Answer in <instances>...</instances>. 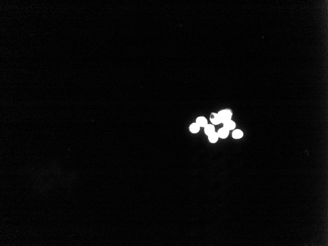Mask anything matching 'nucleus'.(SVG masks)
<instances>
[{
    "instance_id": "f257e3e1",
    "label": "nucleus",
    "mask_w": 328,
    "mask_h": 246,
    "mask_svg": "<svg viewBox=\"0 0 328 246\" xmlns=\"http://www.w3.org/2000/svg\"><path fill=\"white\" fill-rule=\"evenodd\" d=\"M218 114L220 118L222 123H223L226 121L232 119V112L228 109H225V110H220L218 113Z\"/></svg>"
},
{
    "instance_id": "f03ea898",
    "label": "nucleus",
    "mask_w": 328,
    "mask_h": 246,
    "mask_svg": "<svg viewBox=\"0 0 328 246\" xmlns=\"http://www.w3.org/2000/svg\"><path fill=\"white\" fill-rule=\"evenodd\" d=\"M209 120H210L211 123L212 124L214 125H219L221 123H222L220 118L219 117L218 113H211L210 117H209Z\"/></svg>"
},
{
    "instance_id": "7ed1b4c3",
    "label": "nucleus",
    "mask_w": 328,
    "mask_h": 246,
    "mask_svg": "<svg viewBox=\"0 0 328 246\" xmlns=\"http://www.w3.org/2000/svg\"><path fill=\"white\" fill-rule=\"evenodd\" d=\"M196 123L201 127V128H204L207 124L208 123L207 118L204 116H200L196 119Z\"/></svg>"
},
{
    "instance_id": "20e7f679",
    "label": "nucleus",
    "mask_w": 328,
    "mask_h": 246,
    "mask_svg": "<svg viewBox=\"0 0 328 246\" xmlns=\"http://www.w3.org/2000/svg\"><path fill=\"white\" fill-rule=\"evenodd\" d=\"M223 124V127L224 128H226V129H228L229 131L235 129V128L236 127V124L235 123V121L232 120V119H230L229 120L226 121Z\"/></svg>"
},
{
    "instance_id": "39448f33",
    "label": "nucleus",
    "mask_w": 328,
    "mask_h": 246,
    "mask_svg": "<svg viewBox=\"0 0 328 246\" xmlns=\"http://www.w3.org/2000/svg\"><path fill=\"white\" fill-rule=\"evenodd\" d=\"M229 132L230 131L229 130L223 127L222 128H220L217 132L219 136V138L225 139L227 138L229 135Z\"/></svg>"
},
{
    "instance_id": "423d86ee",
    "label": "nucleus",
    "mask_w": 328,
    "mask_h": 246,
    "mask_svg": "<svg viewBox=\"0 0 328 246\" xmlns=\"http://www.w3.org/2000/svg\"><path fill=\"white\" fill-rule=\"evenodd\" d=\"M203 128H204V133L207 136L215 131V125L211 123L207 124Z\"/></svg>"
},
{
    "instance_id": "0eeeda50",
    "label": "nucleus",
    "mask_w": 328,
    "mask_h": 246,
    "mask_svg": "<svg viewBox=\"0 0 328 246\" xmlns=\"http://www.w3.org/2000/svg\"><path fill=\"white\" fill-rule=\"evenodd\" d=\"M201 127L199 126L196 122H193L190 125L189 130L192 134H197L201 130Z\"/></svg>"
},
{
    "instance_id": "6e6552de",
    "label": "nucleus",
    "mask_w": 328,
    "mask_h": 246,
    "mask_svg": "<svg viewBox=\"0 0 328 246\" xmlns=\"http://www.w3.org/2000/svg\"><path fill=\"white\" fill-rule=\"evenodd\" d=\"M207 137H208L209 141H210V143H217L219 138V136L218 135L217 132L216 131H215L214 132L212 133L211 134H210Z\"/></svg>"
},
{
    "instance_id": "1a4fd4ad",
    "label": "nucleus",
    "mask_w": 328,
    "mask_h": 246,
    "mask_svg": "<svg viewBox=\"0 0 328 246\" xmlns=\"http://www.w3.org/2000/svg\"><path fill=\"white\" fill-rule=\"evenodd\" d=\"M244 133L241 130L237 129L233 130L232 133V136L233 138L234 139H240L243 137Z\"/></svg>"
}]
</instances>
